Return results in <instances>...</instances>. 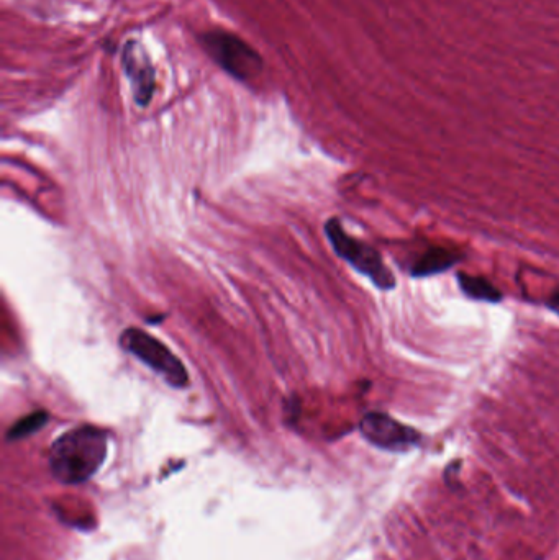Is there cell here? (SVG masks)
<instances>
[{"instance_id": "cell-6", "label": "cell", "mask_w": 559, "mask_h": 560, "mask_svg": "<svg viewBox=\"0 0 559 560\" xmlns=\"http://www.w3.org/2000/svg\"><path fill=\"white\" fill-rule=\"evenodd\" d=\"M122 68L132 84L133 99L140 107L150 104L156 89V71L145 48L128 40L122 50Z\"/></svg>"}, {"instance_id": "cell-4", "label": "cell", "mask_w": 559, "mask_h": 560, "mask_svg": "<svg viewBox=\"0 0 559 560\" xmlns=\"http://www.w3.org/2000/svg\"><path fill=\"white\" fill-rule=\"evenodd\" d=\"M120 344L127 353L140 359L151 371L160 374L171 387L182 389L189 384L186 367L161 341L140 328H128L120 336Z\"/></svg>"}, {"instance_id": "cell-5", "label": "cell", "mask_w": 559, "mask_h": 560, "mask_svg": "<svg viewBox=\"0 0 559 560\" xmlns=\"http://www.w3.org/2000/svg\"><path fill=\"white\" fill-rule=\"evenodd\" d=\"M360 430L368 443L384 451H409L419 446L422 441V434L419 431L379 411H371L368 415H364Z\"/></svg>"}, {"instance_id": "cell-7", "label": "cell", "mask_w": 559, "mask_h": 560, "mask_svg": "<svg viewBox=\"0 0 559 560\" xmlns=\"http://www.w3.org/2000/svg\"><path fill=\"white\" fill-rule=\"evenodd\" d=\"M461 256L453 249L441 248V246H430L423 251L419 258L415 259L410 266V276L415 279L422 277L437 276L446 272L461 261Z\"/></svg>"}, {"instance_id": "cell-10", "label": "cell", "mask_w": 559, "mask_h": 560, "mask_svg": "<svg viewBox=\"0 0 559 560\" xmlns=\"http://www.w3.org/2000/svg\"><path fill=\"white\" fill-rule=\"evenodd\" d=\"M545 305L548 310L556 313V315H558L559 317V287L558 289H555L553 290V292H551L550 297L545 300Z\"/></svg>"}, {"instance_id": "cell-9", "label": "cell", "mask_w": 559, "mask_h": 560, "mask_svg": "<svg viewBox=\"0 0 559 560\" xmlns=\"http://www.w3.org/2000/svg\"><path fill=\"white\" fill-rule=\"evenodd\" d=\"M46 421H48V415H46L45 411H37V413H32V415L25 416V418L17 421V423H15L12 428H10L9 434H7V438H25V436H28V434L35 433V431L43 428Z\"/></svg>"}, {"instance_id": "cell-1", "label": "cell", "mask_w": 559, "mask_h": 560, "mask_svg": "<svg viewBox=\"0 0 559 560\" xmlns=\"http://www.w3.org/2000/svg\"><path fill=\"white\" fill-rule=\"evenodd\" d=\"M107 456V434L94 426H81L56 439L50 467L63 484H82L96 475Z\"/></svg>"}, {"instance_id": "cell-8", "label": "cell", "mask_w": 559, "mask_h": 560, "mask_svg": "<svg viewBox=\"0 0 559 560\" xmlns=\"http://www.w3.org/2000/svg\"><path fill=\"white\" fill-rule=\"evenodd\" d=\"M456 279H458V285L468 299L487 303H499L504 299V295L497 289L496 285L484 279V277L469 276L464 272H458Z\"/></svg>"}, {"instance_id": "cell-2", "label": "cell", "mask_w": 559, "mask_h": 560, "mask_svg": "<svg viewBox=\"0 0 559 560\" xmlns=\"http://www.w3.org/2000/svg\"><path fill=\"white\" fill-rule=\"evenodd\" d=\"M325 233L335 253L355 271L368 277L379 290L389 292L396 289V276L386 266L378 249L348 235L338 218H332L325 223Z\"/></svg>"}, {"instance_id": "cell-3", "label": "cell", "mask_w": 559, "mask_h": 560, "mask_svg": "<svg viewBox=\"0 0 559 560\" xmlns=\"http://www.w3.org/2000/svg\"><path fill=\"white\" fill-rule=\"evenodd\" d=\"M205 53L219 64L220 68L238 81L248 82L263 71V58L243 38L225 32L209 30L199 35Z\"/></svg>"}]
</instances>
